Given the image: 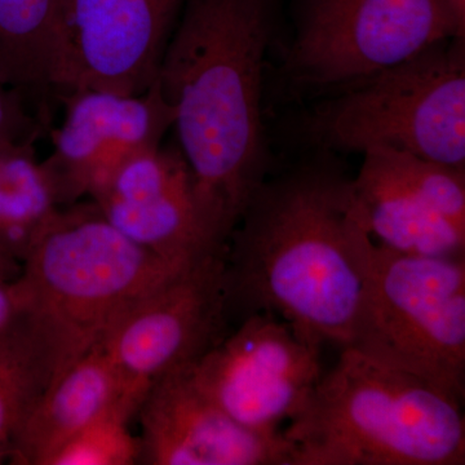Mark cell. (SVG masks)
Segmentation results:
<instances>
[{
  "instance_id": "ba28073f",
  "label": "cell",
  "mask_w": 465,
  "mask_h": 465,
  "mask_svg": "<svg viewBox=\"0 0 465 465\" xmlns=\"http://www.w3.org/2000/svg\"><path fill=\"white\" fill-rule=\"evenodd\" d=\"M225 256L226 251L210 253L183 266L134 304L101 342L136 414L154 382L194 365L224 338L231 316Z\"/></svg>"
},
{
  "instance_id": "9a60e30c",
  "label": "cell",
  "mask_w": 465,
  "mask_h": 465,
  "mask_svg": "<svg viewBox=\"0 0 465 465\" xmlns=\"http://www.w3.org/2000/svg\"><path fill=\"white\" fill-rule=\"evenodd\" d=\"M118 405L136 414L124 400L114 367L97 345L48 385L30 407L9 463L47 465L67 440Z\"/></svg>"
},
{
  "instance_id": "3957f363",
  "label": "cell",
  "mask_w": 465,
  "mask_h": 465,
  "mask_svg": "<svg viewBox=\"0 0 465 465\" xmlns=\"http://www.w3.org/2000/svg\"><path fill=\"white\" fill-rule=\"evenodd\" d=\"M183 266L128 240L94 201L58 208L14 281L21 333L42 393Z\"/></svg>"
},
{
  "instance_id": "4fadbf2b",
  "label": "cell",
  "mask_w": 465,
  "mask_h": 465,
  "mask_svg": "<svg viewBox=\"0 0 465 465\" xmlns=\"http://www.w3.org/2000/svg\"><path fill=\"white\" fill-rule=\"evenodd\" d=\"M58 101L65 113L43 163L63 206L92 197L124 162L161 145L173 128V110L157 82L143 94L84 88Z\"/></svg>"
},
{
  "instance_id": "603a6c76",
  "label": "cell",
  "mask_w": 465,
  "mask_h": 465,
  "mask_svg": "<svg viewBox=\"0 0 465 465\" xmlns=\"http://www.w3.org/2000/svg\"><path fill=\"white\" fill-rule=\"evenodd\" d=\"M20 266L0 258V280L14 281L20 273Z\"/></svg>"
},
{
  "instance_id": "6da1fadb",
  "label": "cell",
  "mask_w": 465,
  "mask_h": 465,
  "mask_svg": "<svg viewBox=\"0 0 465 465\" xmlns=\"http://www.w3.org/2000/svg\"><path fill=\"white\" fill-rule=\"evenodd\" d=\"M370 237L336 154L314 150L272 170L226 244L231 313L265 312L321 347H347Z\"/></svg>"
},
{
  "instance_id": "30bf717a",
  "label": "cell",
  "mask_w": 465,
  "mask_h": 465,
  "mask_svg": "<svg viewBox=\"0 0 465 465\" xmlns=\"http://www.w3.org/2000/svg\"><path fill=\"white\" fill-rule=\"evenodd\" d=\"M186 0H66L54 99L84 88L137 94L157 81Z\"/></svg>"
},
{
  "instance_id": "9c48e42d",
  "label": "cell",
  "mask_w": 465,
  "mask_h": 465,
  "mask_svg": "<svg viewBox=\"0 0 465 465\" xmlns=\"http://www.w3.org/2000/svg\"><path fill=\"white\" fill-rule=\"evenodd\" d=\"M321 348L281 318L258 312L192 365V374L237 423L256 432H281L322 378Z\"/></svg>"
},
{
  "instance_id": "8fae6325",
  "label": "cell",
  "mask_w": 465,
  "mask_h": 465,
  "mask_svg": "<svg viewBox=\"0 0 465 465\" xmlns=\"http://www.w3.org/2000/svg\"><path fill=\"white\" fill-rule=\"evenodd\" d=\"M353 188L376 243L410 255L465 258V168L372 150Z\"/></svg>"
},
{
  "instance_id": "e0dca14e",
  "label": "cell",
  "mask_w": 465,
  "mask_h": 465,
  "mask_svg": "<svg viewBox=\"0 0 465 465\" xmlns=\"http://www.w3.org/2000/svg\"><path fill=\"white\" fill-rule=\"evenodd\" d=\"M38 137L0 140V258L21 268L34 242L63 207L36 154Z\"/></svg>"
},
{
  "instance_id": "277c9868",
  "label": "cell",
  "mask_w": 465,
  "mask_h": 465,
  "mask_svg": "<svg viewBox=\"0 0 465 465\" xmlns=\"http://www.w3.org/2000/svg\"><path fill=\"white\" fill-rule=\"evenodd\" d=\"M292 465H464L461 405L342 348L283 430Z\"/></svg>"
},
{
  "instance_id": "5bb4252c",
  "label": "cell",
  "mask_w": 465,
  "mask_h": 465,
  "mask_svg": "<svg viewBox=\"0 0 465 465\" xmlns=\"http://www.w3.org/2000/svg\"><path fill=\"white\" fill-rule=\"evenodd\" d=\"M140 460L150 465H292L283 430H251L198 387L192 365L152 385L137 410Z\"/></svg>"
},
{
  "instance_id": "7c38bea8",
  "label": "cell",
  "mask_w": 465,
  "mask_h": 465,
  "mask_svg": "<svg viewBox=\"0 0 465 465\" xmlns=\"http://www.w3.org/2000/svg\"><path fill=\"white\" fill-rule=\"evenodd\" d=\"M90 200L116 231L170 264L188 265L226 251L176 145L137 153Z\"/></svg>"
},
{
  "instance_id": "ac0fdd59",
  "label": "cell",
  "mask_w": 465,
  "mask_h": 465,
  "mask_svg": "<svg viewBox=\"0 0 465 465\" xmlns=\"http://www.w3.org/2000/svg\"><path fill=\"white\" fill-rule=\"evenodd\" d=\"M136 415L118 405L94 419L54 452L47 465H131L140 461L139 439L131 433Z\"/></svg>"
},
{
  "instance_id": "7a4b0ae2",
  "label": "cell",
  "mask_w": 465,
  "mask_h": 465,
  "mask_svg": "<svg viewBox=\"0 0 465 465\" xmlns=\"http://www.w3.org/2000/svg\"><path fill=\"white\" fill-rule=\"evenodd\" d=\"M277 0H186L157 76L176 146L217 240L228 244L272 173L262 121Z\"/></svg>"
},
{
  "instance_id": "ffe728a7",
  "label": "cell",
  "mask_w": 465,
  "mask_h": 465,
  "mask_svg": "<svg viewBox=\"0 0 465 465\" xmlns=\"http://www.w3.org/2000/svg\"><path fill=\"white\" fill-rule=\"evenodd\" d=\"M48 127L23 94L0 81V140L39 137Z\"/></svg>"
},
{
  "instance_id": "5b68a950",
  "label": "cell",
  "mask_w": 465,
  "mask_h": 465,
  "mask_svg": "<svg viewBox=\"0 0 465 465\" xmlns=\"http://www.w3.org/2000/svg\"><path fill=\"white\" fill-rule=\"evenodd\" d=\"M299 130L332 154L391 150L465 168V39H445L332 92Z\"/></svg>"
},
{
  "instance_id": "7402d4cb",
  "label": "cell",
  "mask_w": 465,
  "mask_h": 465,
  "mask_svg": "<svg viewBox=\"0 0 465 465\" xmlns=\"http://www.w3.org/2000/svg\"><path fill=\"white\" fill-rule=\"evenodd\" d=\"M461 36H465V0H445Z\"/></svg>"
},
{
  "instance_id": "2e32d148",
  "label": "cell",
  "mask_w": 465,
  "mask_h": 465,
  "mask_svg": "<svg viewBox=\"0 0 465 465\" xmlns=\"http://www.w3.org/2000/svg\"><path fill=\"white\" fill-rule=\"evenodd\" d=\"M66 0H0V81L50 122Z\"/></svg>"
},
{
  "instance_id": "52a82bcc",
  "label": "cell",
  "mask_w": 465,
  "mask_h": 465,
  "mask_svg": "<svg viewBox=\"0 0 465 465\" xmlns=\"http://www.w3.org/2000/svg\"><path fill=\"white\" fill-rule=\"evenodd\" d=\"M461 38L445 0H302L282 64L295 90L332 94Z\"/></svg>"
},
{
  "instance_id": "44dd1931",
  "label": "cell",
  "mask_w": 465,
  "mask_h": 465,
  "mask_svg": "<svg viewBox=\"0 0 465 465\" xmlns=\"http://www.w3.org/2000/svg\"><path fill=\"white\" fill-rule=\"evenodd\" d=\"M14 281L0 280V347L20 330V305Z\"/></svg>"
},
{
  "instance_id": "8992f818",
  "label": "cell",
  "mask_w": 465,
  "mask_h": 465,
  "mask_svg": "<svg viewBox=\"0 0 465 465\" xmlns=\"http://www.w3.org/2000/svg\"><path fill=\"white\" fill-rule=\"evenodd\" d=\"M347 347L463 406L465 258L410 255L370 237Z\"/></svg>"
},
{
  "instance_id": "d6986e66",
  "label": "cell",
  "mask_w": 465,
  "mask_h": 465,
  "mask_svg": "<svg viewBox=\"0 0 465 465\" xmlns=\"http://www.w3.org/2000/svg\"><path fill=\"white\" fill-rule=\"evenodd\" d=\"M41 394L38 372L18 330L0 347V463L11 460L21 424Z\"/></svg>"
}]
</instances>
